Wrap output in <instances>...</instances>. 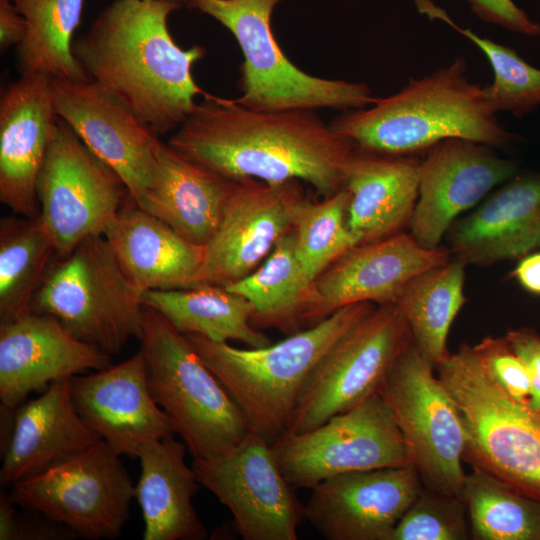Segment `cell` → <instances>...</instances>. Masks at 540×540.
Listing matches in <instances>:
<instances>
[{
    "label": "cell",
    "instance_id": "cell-42",
    "mask_svg": "<svg viewBox=\"0 0 540 540\" xmlns=\"http://www.w3.org/2000/svg\"><path fill=\"white\" fill-rule=\"evenodd\" d=\"M27 33L25 18L12 0H0V49L5 52L22 43Z\"/></svg>",
    "mask_w": 540,
    "mask_h": 540
},
{
    "label": "cell",
    "instance_id": "cell-24",
    "mask_svg": "<svg viewBox=\"0 0 540 540\" xmlns=\"http://www.w3.org/2000/svg\"><path fill=\"white\" fill-rule=\"evenodd\" d=\"M132 284L142 293L190 288L202 265L196 245L128 197L102 234Z\"/></svg>",
    "mask_w": 540,
    "mask_h": 540
},
{
    "label": "cell",
    "instance_id": "cell-33",
    "mask_svg": "<svg viewBox=\"0 0 540 540\" xmlns=\"http://www.w3.org/2000/svg\"><path fill=\"white\" fill-rule=\"evenodd\" d=\"M58 258L39 215L0 219V323L31 313L33 300Z\"/></svg>",
    "mask_w": 540,
    "mask_h": 540
},
{
    "label": "cell",
    "instance_id": "cell-43",
    "mask_svg": "<svg viewBox=\"0 0 540 540\" xmlns=\"http://www.w3.org/2000/svg\"><path fill=\"white\" fill-rule=\"evenodd\" d=\"M512 276L527 292L540 296V252L521 257Z\"/></svg>",
    "mask_w": 540,
    "mask_h": 540
},
{
    "label": "cell",
    "instance_id": "cell-39",
    "mask_svg": "<svg viewBox=\"0 0 540 540\" xmlns=\"http://www.w3.org/2000/svg\"><path fill=\"white\" fill-rule=\"evenodd\" d=\"M7 494H0V540H72L78 535L46 516L20 515Z\"/></svg>",
    "mask_w": 540,
    "mask_h": 540
},
{
    "label": "cell",
    "instance_id": "cell-26",
    "mask_svg": "<svg viewBox=\"0 0 540 540\" xmlns=\"http://www.w3.org/2000/svg\"><path fill=\"white\" fill-rule=\"evenodd\" d=\"M420 161L413 155L355 148L344 188L350 194L347 223L361 243L389 237L409 226L418 197Z\"/></svg>",
    "mask_w": 540,
    "mask_h": 540
},
{
    "label": "cell",
    "instance_id": "cell-38",
    "mask_svg": "<svg viewBox=\"0 0 540 540\" xmlns=\"http://www.w3.org/2000/svg\"><path fill=\"white\" fill-rule=\"evenodd\" d=\"M493 381L513 399L530 404V378L522 359L504 337L486 336L474 345Z\"/></svg>",
    "mask_w": 540,
    "mask_h": 540
},
{
    "label": "cell",
    "instance_id": "cell-8",
    "mask_svg": "<svg viewBox=\"0 0 540 540\" xmlns=\"http://www.w3.org/2000/svg\"><path fill=\"white\" fill-rule=\"evenodd\" d=\"M142 296L105 237L91 235L53 263L31 312L55 317L74 337L112 356L130 339L139 340Z\"/></svg>",
    "mask_w": 540,
    "mask_h": 540
},
{
    "label": "cell",
    "instance_id": "cell-7",
    "mask_svg": "<svg viewBox=\"0 0 540 540\" xmlns=\"http://www.w3.org/2000/svg\"><path fill=\"white\" fill-rule=\"evenodd\" d=\"M283 0H189L188 7L223 25L243 55L235 99L255 111L354 110L378 98L360 82L310 75L294 65L272 31L274 8Z\"/></svg>",
    "mask_w": 540,
    "mask_h": 540
},
{
    "label": "cell",
    "instance_id": "cell-44",
    "mask_svg": "<svg viewBox=\"0 0 540 540\" xmlns=\"http://www.w3.org/2000/svg\"><path fill=\"white\" fill-rule=\"evenodd\" d=\"M16 409L1 404L0 406V450L1 456L7 451L15 425Z\"/></svg>",
    "mask_w": 540,
    "mask_h": 540
},
{
    "label": "cell",
    "instance_id": "cell-5",
    "mask_svg": "<svg viewBox=\"0 0 540 540\" xmlns=\"http://www.w3.org/2000/svg\"><path fill=\"white\" fill-rule=\"evenodd\" d=\"M139 341L150 393L193 459L220 456L248 436L244 413L185 334L147 305Z\"/></svg>",
    "mask_w": 540,
    "mask_h": 540
},
{
    "label": "cell",
    "instance_id": "cell-2",
    "mask_svg": "<svg viewBox=\"0 0 540 540\" xmlns=\"http://www.w3.org/2000/svg\"><path fill=\"white\" fill-rule=\"evenodd\" d=\"M189 0H114L73 42L90 80L115 95L159 136L176 130L205 96L193 65L204 47L181 48L168 29Z\"/></svg>",
    "mask_w": 540,
    "mask_h": 540
},
{
    "label": "cell",
    "instance_id": "cell-17",
    "mask_svg": "<svg viewBox=\"0 0 540 540\" xmlns=\"http://www.w3.org/2000/svg\"><path fill=\"white\" fill-rule=\"evenodd\" d=\"M492 149L450 138L427 151L420 161L418 197L409 223L410 234L419 245L439 248L464 212L518 173V161L501 158Z\"/></svg>",
    "mask_w": 540,
    "mask_h": 540
},
{
    "label": "cell",
    "instance_id": "cell-34",
    "mask_svg": "<svg viewBox=\"0 0 540 540\" xmlns=\"http://www.w3.org/2000/svg\"><path fill=\"white\" fill-rule=\"evenodd\" d=\"M461 498L476 540H540V500L480 471L466 474Z\"/></svg>",
    "mask_w": 540,
    "mask_h": 540
},
{
    "label": "cell",
    "instance_id": "cell-16",
    "mask_svg": "<svg viewBox=\"0 0 540 540\" xmlns=\"http://www.w3.org/2000/svg\"><path fill=\"white\" fill-rule=\"evenodd\" d=\"M58 117L123 180L140 206L152 187L160 136L96 82L51 78Z\"/></svg>",
    "mask_w": 540,
    "mask_h": 540
},
{
    "label": "cell",
    "instance_id": "cell-18",
    "mask_svg": "<svg viewBox=\"0 0 540 540\" xmlns=\"http://www.w3.org/2000/svg\"><path fill=\"white\" fill-rule=\"evenodd\" d=\"M423 487L411 464L335 475L312 488L305 519L329 540H391Z\"/></svg>",
    "mask_w": 540,
    "mask_h": 540
},
{
    "label": "cell",
    "instance_id": "cell-27",
    "mask_svg": "<svg viewBox=\"0 0 540 540\" xmlns=\"http://www.w3.org/2000/svg\"><path fill=\"white\" fill-rule=\"evenodd\" d=\"M187 447L173 435L145 444L137 459L135 498L144 519V540H203L207 531L193 506L199 481L185 462Z\"/></svg>",
    "mask_w": 540,
    "mask_h": 540
},
{
    "label": "cell",
    "instance_id": "cell-22",
    "mask_svg": "<svg viewBox=\"0 0 540 540\" xmlns=\"http://www.w3.org/2000/svg\"><path fill=\"white\" fill-rule=\"evenodd\" d=\"M112 357L74 337L55 317L29 313L0 323V400L16 409L60 378L111 366Z\"/></svg>",
    "mask_w": 540,
    "mask_h": 540
},
{
    "label": "cell",
    "instance_id": "cell-20",
    "mask_svg": "<svg viewBox=\"0 0 540 540\" xmlns=\"http://www.w3.org/2000/svg\"><path fill=\"white\" fill-rule=\"evenodd\" d=\"M69 380L81 419L120 456L135 459L145 444L174 435L169 418L150 393L141 350L117 365Z\"/></svg>",
    "mask_w": 540,
    "mask_h": 540
},
{
    "label": "cell",
    "instance_id": "cell-13",
    "mask_svg": "<svg viewBox=\"0 0 540 540\" xmlns=\"http://www.w3.org/2000/svg\"><path fill=\"white\" fill-rule=\"evenodd\" d=\"M129 191L59 118L39 177V216L58 258L91 235L103 234Z\"/></svg>",
    "mask_w": 540,
    "mask_h": 540
},
{
    "label": "cell",
    "instance_id": "cell-10",
    "mask_svg": "<svg viewBox=\"0 0 540 540\" xmlns=\"http://www.w3.org/2000/svg\"><path fill=\"white\" fill-rule=\"evenodd\" d=\"M411 342L409 326L396 303L375 307L342 335L314 367L286 434L310 431L378 394L392 366Z\"/></svg>",
    "mask_w": 540,
    "mask_h": 540
},
{
    "label": "cell",
    "instance_id": "cell-36",
    "mask_svg": "<svg viewBox=\"0 0 540 540\" xmlns=\"http://www.w3.org/2000/svg\"><path fill=\"white\" fill-rule=\"evenodd\" d=\"M349 200L350 194L343 188L320 201L306 198L297 210L293 227L296 255L312 281L361 243L347 223Z\"/></svg>",
    "mask_w": 540,
    "mask_h": 540
},
{
    "label": "cell",
    "instance_id": "cell-11",
    "mask_svg": "<svg viewBox=\"0 0 540 540\" xmlns=\"http://www.w3.org/2000/svg\"><path fill=\"white\" fill-rule=\"evenodd\" d=\"M434 371L411 342L379 394L394 415L423 486L461 498L464 427L455 401Z\"/></svg>",
    "mask_w": 540,
    "mask_h": 540
},
{
    "label": "cell",
    "instance_id": "cell-41",
    "mask_svg": "<svg viewBox=\"0 0 540 540\" xmlns=\"http://www.w3.org/2000/svg\"><path fill=\"white\" fill-rule=\"evenodd\" d=\"M524 362L530 378V405L540 411V334L532 328L510 329L505 334Z\"/></svg>",
    "mask_w": 540,
    "mask_h": 540
},
{
    "label": "cell",
    "instance_id": "cell-3",
    "mask_svg": "<svg viewBox=\"0 0 540 540\" xmlns=\"http://www.w3.org/2000/svg\"><path fill=\"white\" fill-rule=\"evenodd\" d=\"M330 125L356 148L391 155L428 151L450 138L492 148L515 140L487 104L483 86L468 78L463 58L411 79L397 93L370 106L345 111Z\"/></svg>",
    "mask_w": 540,
    "mask_h": 540
},
{
    "label": "cell",
    "instance_id": "cell-25",
    "mask_svg": "<svg viewBox=\"0 0 540 540\" xmlns=\"http://www.w3.org/2000/svg\"><path fill=\"white\" fill-rule=\"evenodd\" d=\"M69 379L52 381L39 397L16 408L13 435L2 457L1 483L12 485L37 474L100 439L77 413Z\"/></svg>",
    "mask_w": 540,
    "mask_h": 540
},
{
    "label": "cell",
    "instance_id": "cell-1",
    "mask_svg": "<svg viewBox=\"0 0 540 540\" xmlns=\"http://www.w3.org/2000/svg\"><path fill=\"white\" fill-rule=\"evenodd\" d=\"M167 144L228 180L304 181L323 197L344 188L356 148L315 110L255 111L210 93Z\"/></svg>",
    "mask_w": 540,
    "mask_h": 540
},
{
    "label": "cell",
    "instance_id": "cell-19",
    "mask_svg": "<svg viewBox=\"0 0 540 540\" xmlns=\"http://www.w3.org/2000/svg\"><path fill=\"white\" fill-rule=\"evenodd\" d=\"M449 249H427L410 233L399 232L360 243L314 281V300L305 323L313 326L354 303H396L416 275L451 259Z\"/></svg>",
    "mask_w": 540,
    "mask_h": 540
},
{
    "label": "cell",
    "instance_id": "cell-15",
    "mask_svg": "<svg viewBox=\"0 0 540 540\" xmlns=\"http://www.w3.org/2000/svg\"><path fill=\"white\" fill-rule=\"evenodd\" d=\"M305 199L298 180L235 182L221 222L204 246L203 262L192 287H226L253 272L279 239L293 230L297 210Z\"/></svg>",
    "mask_w": 540,
    "mask_h": 540
},
{
    "label": "cell",
    "instance_id": "cell-31",
    "mask_svg": "<svg viewBox=\"0 0 540 540\" xmlns=\"http://www.w3.org/2000/svg\"><path fill=\"white\" fill-rule=\"evenodd\" d=\"M465 262L454 257L412 278L396 301L412 342L436 367L450 353L448 335L465 304Z\"/></svg>",
    "mask_w": 540,
    "mask_h": 540
},
{
    "label": "cell",
    "instance_id": "cell-32",
    "mask_svg": "<svg viewBox=\"0 0 540 540\" xmlns=\"http://www.w3.org/2000/svg\"><path fill=\"white\" fill-rule=\"evenodd\" d=\"M25 18L27 33L16 47L20 76L88 80L73 53V36L85 0H12Z\"/></svg>",
    "mask_w": 540,
    "mask_h": 540
},
{
    "label": "cell",
    "instance_id": "cell-29",
    "mask_svg": "<svg viewBox=\"0 0 540 540\" xmlns=\"http://www.w3.org/2000/svg\"><path fill=\"white\" fill-rule=\"evenodd\" d=\"M142 297L145 305L158 311L183 334H199L218 342L240 341L250 348L272 343L252 325L251 303L224 286L151 290Z\"/></svg>",
    "mask_w": 540,
    "mask_h": 540
},
{
    "label": "cell",
    "instance_id": "cell-21",
    "mask_svg": "<svg viewBox=\"0 0 540 540\" xmlns=\"http://www.w3.org/2000/svg\"><path fill=\"white\" fill-rule=\"evenodd\" d=\"M58 120L49 76H20L2 91L0 201L16 215H39L38 182Z\"/></svg>",
    "mask_w": 540,
    "mask_h": 540
},
{
    "label": "cell",
    "instance_id": "cell-30",
    "mask_svg": "<svg viewBox=\"0 0 540 540\" xmlns=\"http://www.w3.org/2000/svg\"><path fill=\"white\" fill-rule=\"evenodd\" d=\"M226 288L251 303L255 328L273 327L290 334L300 331L314 300V281L298 260L293 230L279 239L258 268Z\"/></svg>",
    "mask_w": 540,
    "mask_h": 540
},
{
    "label": "cell",
    "instance_id": "cell-12",
    "mask_svg": "<svg viewBox=\"0 0 540 540\" xmlns=\"http://www.w3.org/2000/svg\"><path fill=\"white\" fill-rule=\"evenodd\" d=\"M271 448L285 479L297 488L312 489L347 472L411 464L394 415L379 393L310 431L285 434Z\"/></svg>",
    "mask_w": 540,
    "mask_h": 540
},
{
    "label": "cell",
    "instance_id": "cell-37",
    "mask_svg": "<svg viewBox=\"0 0 540 540\" xmlns=\"http://www.w3.org/2000/svg\"><path fill=\"white\" fill-rule=\"evenodd\" d=\"M467 519L462 498L423 487L391 540H466L471 536Z\"/></svg>",
    "mask_w": 540,
    "mask_h": 540
},
{
    "label": "cell",
    "instance_id": "cell-6",
    "mask_svg": "<svg viewBox=\"0 0 540 540\" xmlns=\"http://www.w3.org/2000/svg\"><path fill=\"white\" fill-rule=\"evenodd\" d=\"M435 370L461 416L463 461L540 500V411L506 394L474 346L461 344Z\"/></svg>",
    "mask_w": 540,
    "mask_h": 540
},
{
    "label": "cell",
    "instance_id": "cell-35",
    "mask_svg": "<svg viewBox=\"0 0 540 540\" xmlns=\"http://www.w3.org/2000/svg\"><path fill=\"white\" fill-rule=\"evenodd\" d=\"M414 3L421 14L446 23L486 56L493 70V81L483 86V94L496 114L504 111L520 117L540 106V69L530 65L514 49L459 26L433 1L414 0Z\"/></svg>",
    "mask_w": 540,
    "mask_h": 540
},
{
    "label": "cell",
    "instance_id": "cell-14",
    "mask_svg": "<svg viewBox=\"0 0 540 540\" xmlns=\"http://www.w3.org/2000/svg\"><path fill=\"white\" fill-rule=\"evenodd\" d=\"M200 485L232 513L244 540H296L304 505L285 479L271 445L253 430L230 451L193 459Z\"/></svg>",
    "mask_w": 540,
    "mask_h": 540
},
{
    "label": "cell",
    "instance_id": "cell-9",
    "mask_svg": "<svg viewBox=\"0 0 540 540\" xmlns=\"http://www.w3.org/2000/svg\"><path fill=\"white\" fill-rule=\"evenodd\" d=\"M17 506L89 540L118 537L130 518L135 485L120 455L99 439L87 449L12 484Z\"/></svg>",
    "mask_w": 540,
    "mask_h": 540
},
{
    "label": "cell",
    "instance_id": "cell-40",
    "mask_svg": "<svg viewBox=\"0 0 540 540\" xmlns=\"http://www.w3.org/2000/svg\"><path fill=\"white\" fill-rule=\"evenodd\" d=\"M482 21L529 37H540V23L513 0H466Z\"/></svg>",
    "mask_w": 540,
    "mask_h": 540
},
{
    "label": "cell",
    "instance_id": "cell-28",
    "mask_svg": "<svg viewBox=\"0 0 540 540\" xmlns=\"http://www.w3.org/2000/svg\"><path fill=\"white\" fill-rule=\"evenodd\" d=\"M234 185L162 142L154 183L139 207L186 240L205 246L221 222Z\"/></svg>",
    "mask_w": 540,
    "mask_h": 540
},
{
    "label": "cell",
    "instance_id": "cell-4",
    "mask_svg": "<svg viewBox=\"0 0 540 540\" xmlns=\"http://www.w3.org/2000/svg\"><path fill=\"white\" fill-rule=\"evenodd\" d=\"M374 308L370 302L344 306L262 348L241 349L199 334L185 336L236 401L251 429L272 445L288 432L300 393L319 360Z\"/></svg>",
    "mask_w": 540,
    "mask_h": 540
},
{
    "label": "cell",
    "instance_id": "cell-23",
    "mask_svg": "<svg viewBox=\"0 0 540 540\" xmlns=\"http://www.w3.org/2000/svg\"><path fill=\"white\" fill-rule=\"evenodd\" d=\"M466 265L490 266L540 248V173H517L445 235Z\"/></svg>",
    "mask_w": 540,
    "mask_h": 540
}]
</instances>
